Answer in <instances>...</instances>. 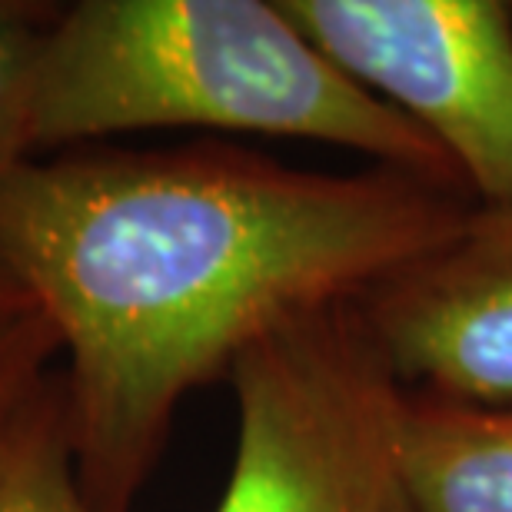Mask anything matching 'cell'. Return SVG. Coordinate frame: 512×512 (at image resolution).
Returning a JSON list of instances; mask_svg holds the SVG:
<instances>
[{"instance_id":"10","label":"cell","mask_w":512,"mask_h":512,"mask_svg":"<svg viewBox=\"0 0 512 512\" xmlns=\"http://www.w3.org/2000/svg\"><path fill=\"white\" fill-rule=\"evenodd\" d=\"M34 310L37 306L30 300V293L20 286L17 276L7 270V263L0 260V330L17 320H24V316H30Z\"/></svg>"},{"instance_id":"7","label":"cell","mask_w":512,"mask_h":512,"mask_svg":"<svg viewBox=\"0 0 512 512\" xmlns=\"http://www.w3.org/2000/svg\"><path fill=\"white\" fill-rule=\"evenodd\" d=\"M0 512H97L80 486L64 370L0 409Z\"/></svg>"},{"instance_id":"2","label":"cell","mask_w":512,"mask_h":512,"mask_svg":"<svg viewBox=\"0 0 512 512\" xmlns=\"http://www.w3.org/2000/svg\"><path fill=\"white\" fill-rule=\"evenodd\" d=\"M177 127L333 143L463 187L446 153L346 77L280 0H80L54 14L37 64V150Z\"/></svg>"},{"instance_id":"1","label":"cell","mask_w":512,"mask_h":512,"mask_svg":"<svg viewBox=\"0 0 512 512\" xmlns=\"http://www.w3.org/2000/svg\"><path fill=\"white\" fill-rule=\"evenodd\" d=\"M473 203L406 170L213 143L34 157L0 180V260L60 340L90 506L133 512L193 389L290 316L363 300Z\"/></svg>"},{"instance_id":"8","label":"cell","mask_w":512,"mask_h":512,"mask_svg":"<svg viewBox=\"0 0 512 512\" xmlns=\"http://www.w3.org/2000/svg\"><path fill=\"white\" fill-rule=\"evenodd\" d=\"M50 14L0 0V180L34 160V90Z\"/></svg>"},{"instance_id":"3","label":"cell","mask_w":512,"mask_h":512,"mask_svg":"<svg viewBox=\"0 0 512 512\" xmlns=\"http://www.w3.org/2000/svg\"><path fill=\"white\" fill-rule=\"evenodd\" d=\"M227 380L237 443L213 512H419L399 453L406 386L360 300L273 326Z\"/></svg>"},{"instance_id":"9","label":"cell","mask_w":512,"mask_h":512,"mask_svg":"<svg viewBox=\"0 0 512 512\" xmlns=\"http://www.w3.org/2000/svg\"><path fill=\"white\" fill-rule=\"evenodd\" d=\"M54 356H60V340L40 310L4 326L0 330V409L47 370H54Z\"/></svg>"},{"instance_id":"4","label":"cell","mask_w":512,"mask_h":512,"mask_svg":"<svg viewBox=\"0 0 512 512\" xmlns=\"http://www.w3.org/2000/svg\"><path fill=\"white\" fill-rule=\"evenodd\" d=\"M356 84L426 133L476 203L512 200V7L503 0H280Z\"/></svg>"},{"instance_id":"6","label":"cell","mask_w":512,"mask_h":512,"mask_svg":"<svg viewBox=\"0 0 512 512\" xmlns=\"http://www.w3.org/2000/svg\"><path fill=\"white\" fill-rule=\"evenodd\" d=\"M399 453L419 512H512V399L406 389Z\"/></svg>"},{"instance_id":"11","label":"cell","mask_w":512,"mask_h":512,"mask_svg":"<svg viewBox=\"0 0 512 512\" xmlns=\"http://www.w3.org/2000/svg\"><path fill=\"white\" fill-rule=\"evenodd\" d=\"M509 7H512V4H509Z\"/></svg>"},{"instance_id":"5","label":"cell","mask_w":512,"mask_h":512,"mask_svg":"<svg viewBox=\"0 0 512 512\" xmlns=\"http://www.w3.org/2000/svg\"><path fill=\"white\" fill-rule=\"evenodd\" d=\"M360 306L406 389L512 399V200L473 203L453 237L376 283Z\"/></svg>"}]
</instances>
